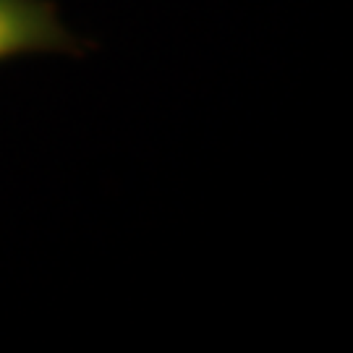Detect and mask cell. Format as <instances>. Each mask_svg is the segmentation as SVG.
<instances>
[{
  "label": "cell",
  "mask_w": 353,
  "mask_h": 353,
  "mask_svg": "<svg viewBox=\"0 0 353 353\" xmlns=\"http://www.w3.org/2000/svg\"><path fill=\"white\" fill-rule=\"evenodd\" d=\"M76 48L79 42L50 0H0V61Z\"/></svg>",
  "instance_id": "obj_1"
}]
</instances>
